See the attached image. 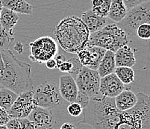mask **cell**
<instances>
[{
  "label": "cell",
  "mask_w": 150,
  "mask_h": 129,
  "mask_svg": "<svg viewBox=\"0 0 150 129\" xmlns=\"http://www.w3.org/2000/svg\"><path fill=\"white\" fill-rule=\"evenodd\" d=\"M27 118L37 126V128H52L56 123L51 109L38 105L32 110Z\"/></svg>",
  "instance_id": "cell-11"
},
{
  "label": "cell",
  "mask_w": 150,
  "mask_h": 129,
  "mask_svg": "<svg viewBox=\"0 0 150 129\" xmlns=\"http://www.w3.org/2000/svg\"><path fill=\"white\" fill-rule=\"evenodd\" d=\"M100 79L101 77L97 70L83 66L79 73L76 75V82L79 90L90 96H93L99 93Z\"/></svg>",
  "instance_id": "cell-9"
},
{
  "label": "cell",
  "mask_w": 150,
  "mask_h": 129,
  "mask_svg": "<svg viewBox=\"0 0 150 129\" xmlns=\"http://www.w3.org/2000/svg\"><path fill=\"white\" fill-rule=\"evenodd\" d=\"M18 96V94L11 90L2 87L0 88V107L8 112Z\"/></svg>",
  "instance_id": "cell-21"
},
{
  "label": "cell",
  "mask_w": 150,
  "mask_h": 129,
  "mask_svg": "<svg viewBox=\"0 0 150 129\" xmlns=\"http://www.w3.org/2000/svg\"><path fill=\"white\" fill-rule=\"evenodd\" d=\"M70 60L72 63H73V70L71 72L70 75H77L84 66L81 64V62L79 61V60L78 58H71Z\"/></svg>",
  "instance_id": "cell-31"
},
{
  "label": "cell",
  "mask_w": 150,
  "mask_h": 129,
  "mask_svg": "<svg viewBox=\"0 0 150 129\" xmlns=\"http://www.w3.org/2000/svg\"><path fill=\"white\" fill-rule=\"evenodd\" d=\"M8 129H36L37 126L28 118H12L6 124Z\"/></svg>",
  "instance_id": "cell-23"
},
{
  "label": "cell",
  "mask_w": 150,
  "mask_h": 129,
  "mask_svg": "<svg viewBox=\"0 0 150 129\" xmlns=\"http://www.w3.org/2000/svg\"><path fill=\"white\" fill-rule=\"evenodd\" d=\"M31 54L28 56L30 61L39 63H44L50 58L58 55V45L50 36H43L29 43Z\"/></svg>",
  "instance_id": "cell-8"
},
{
  "label": "cell",
  "mask_w": 150,
  "mask_h": 129,
  "mask_svg": "<svg viewBox=\"0 0 150 129\" xmlns=\"http://www.w3.org/2000/svg\"><path fill=\"white\" fill-rule=\"evenodd\" d=\"M81 18L88 27L90 33L96 32L107 25V17H99L93 12L92 9L83 12Z\"/></svg>",
  "instance_id": "cell-15"
},
{
  "label": "cell",
  "mask_w": 150,
  "mask_h": 129,
  "mask_svg": "<svg viewBox=\"0 0 150 129\" xmlns=\"http://www.w3.org/2000/svg\"><path fill=\"white\" fill-rule=\"evenodd\" d=\"M77 56L79 60V61L81 62L83 66L89 67L90 65L91 64L92 60H91V52H90V50L88 47H84V49L80 50L77 53Z\"/></svg>",
  "instance_id": "cell-27"
},
{
  "label": "cell",
  "mask_w": 150,
  "mask_h": 129,
  "mask_svg": "<svg viewBox=\"0 0 150 129\" xmlns=\"http://www.w3.org/2000/svg\"><path fill=\"white\" fill-rule=\"evenodd\" d=\"M13 41V32L8 31L0 25V51L8 49Z\"/></svg>",
  "instance_id": "cell-25"
},
{
  "label": "cell",
  "mask_w": 150,
  "mask_h": 129,
  "mask_svg": "<svg viewBox=\"0 0 150 129\" xmlns=\"http://www.w3.org/2000/svg\"><path fill=\"white\" fill-rule=\"evenodd\" d=\"M31 66L16 58L11 50L0 53V85L17 94L34 90Z\"/></svg>",
  "instance_id": "cell-1"
},
{
  "label": "cell",
  "mask_w": 150,
  "mask_h": 129,
  "mask_svg": "<svg viewBox=\"0 0 150 129\" xmlns=\"http://www.w3.org/2000/svg\"><path fill=\"white\" fill-rule=\"evenodd\" d=\"M45 64H46V66L50 70H54V69H57V62L55 58H50L48 61H46L45 62Z\"/></svg>",
  "instance_id": "cell-34"
},
{
  "label": "cell",
  "mask_w": 150,
  "mask_h": 129,
  "mask_svg": "<svg viewBox=\"0 0 150 129\" xmlns=\"http://www.w3.org/2000/svg\"><path fill=\"white\" fill-rule=\"evenodd\" d=\"M67 111L70 116L73 117H78L82 113L83 108L79 104H78L76 102H73L67 106Z\"/></svg>",
  "instance_id": "cell-29"
},
{
  "label": "cell",
  "mask_w": 150,
  "mask_h": 129,
  "mask_svg": "<svg viewBox=\"0 0 150 129\" xmlns=\"http://www.w3.org/2000/svg\"><path fill=\"white\" fill-rule=\"evenodd\" d=\"M88 47L91 55V64L88 68L92 70H96L99 66L101 60L102 59L105 53L106 49L97 46H87Z\"/></svg>",
  "instance_id": "cell-24"
},
{
  "label": "cell",
  "mask_w": 150,
  "mask_h": 129,
  "mask_svg": "<svg viewBox=\"0 0 150 129\" xmlns=\"http://www.w3.org/2000/svg\"><path fill=\"white\" fill-rule=\"evenodd\" d=\"M127 9L122 0H111L108 17L117 23L122 21L127 13Z\"/></svg>",
  "instance_id": "cell-20"
},
{
  "label": "cell",
  "mask_w": 150,
  "mask_h": 129,
  "mask_svg": "<svg viewBox=\"0 0 150 129\" xmlns=\"http://www.w3.org/2000/svg\"><path fill=\"white\" fill-rule=\"evenodd\" d=\"M19 15L17 12L2 7L0 13V25L8 31L13 32V28L19 20Z\"/></svg>",
  "instance_id": "cell-19"
},
{
  "label": "cell",
  "mask_w": 150,
  "mask_h": 129,
  "mask_svg": "<svg viewBox=\"0 0 150 129\" xmlns=\"http://www.w3.org/2000/svg\"><path fill=\"white\" fill-rule=\"evenodd\" d=\"M90 98H91V96L89 95H88L87 93L83 92V91L79 90L75 102H77L78 104H79L82 107L83 109H84L86 106L88 105V103H89Z\"/></svg>",
  "instance_id": "cell-30"
},
{
  "label": "cell",
  "mask_w": 150,
  "mask_h": 129,
  "mask_svg": "<svg viewBox=\"0 0 150 129\" xmlns=\"http://www.w3.org/2000/svg\"><path fill=\"white\" fill-rule=\"evenodd\" d=\"M104 0H92V8L100 6Z\"/></svg>",
  "instance_id": "cell-37"
},
{
  "label": "cell",
  "mask_w": 150,
  "mask_h": 129,
  "mask_svg": "<svg viewBox=\"0 0 150 129\" xmlns=\"http://www.w3.org/2000/svg\"><path fill=\"white\" fill-rule=\"evenodd\" d=\"M0 53H1V51H0Z\"/></svg>",
  "instance_id": "cell-39"
},
{
  "label": "cell",
  "mask_w": 150,
  "mask_h": 129,
  "mask_svg": "<svg viewBox=\"0 0 150 129\" xmlns=\"http://www.w3.org/2000/svg\"><path fill=\"white\" fill-rule=\"evenodd\" d=\"M115 104L120 112L132 108L137 101V95L129 89H124L114 98Z\"/></svg>",
  "instance_id": "cell-16"
},
{
  "label": "cell",
  "mask_w": 150,
  "mask_h": 129,
  "mask_svg": "<svg viewBox=\"0 0 150 129\" xmlns=\"http://www.w3.org/2000/svg\"><path fill=\"white\" fill-rule=\"evenodd\" d=\"M144 23H150V0H145L128 11L123 20L117 25L128 36H136L137 27Z\"/></svg>",
  "instance_id": "cell-6"
},
{
  "label": "cell",
  "mask_w": 150,
  "mask_h": 129,
  "mask_svg": "<svg viewBox=\"0 0 150 129\" xmlns=\"http://www.w3.org/2000/svg\"><path fill=\"white\" fill-rule=\"evenodd\" d=\"M116 68L114 52L110 50H106L104 56L101 60L97 71L100 77H104L107 75L114 73Z\"/></svg>",
  "instance_id": "cell-17"
},
{
  "label": "cell",
  "mask_w": 150,
  "mask_h": 129,
  "mask_svg": "<svg viewBox=\"0 0 150 129\" xmlns=\"http://www.w3.org/2000/svg\"><path fill=\"white\" fill-rule=\"evenodd\" d=\"M10 116L5 110L0 107V125H5L10 120Z\"/></svg>",
  "instance_id": "cell-32"
},
{
  "label": "cell",
  "mask_w": 150,
  "mask_h": 129,
  "mask_svg": "<svg viewBox=\"0 0 150 129\" xmlns=\"http://www.w3.org/2000/svg\"><path fill=\"white\" fill-rule=\"evenodd\" d=\"M122 1H123L125 7H126L127 11H129L130 9H132V8H134V6H136V5L144 2L145 0H122Z\"/></svg>",
  "instance_id": "cell-33"
},
{
  "label": "cell",
  "mask_w": 150,
  "mask_h": 129,
  "mask_svg": "<svg viewBox=\"0 0 150 129\" xmlns=\"http://www.w3.org/2000/svg\"><path fill=\"white\" fill-rule=\"evenodd\" d=\"M124 89L125 85L114 73L101 78L99 93L102 96L115 98Z\"/></svg>",
  "instance_id": "cell-12"
},
{
  "label": "cell",
  "mask_w": 150,
  "mask_h": 129,
  "mask_svg": "<svg viewBox=\"0 0 150 129\" xmlns=\"http://www.w3.org/2000/svg\"><path fill=\"white\" fill-rule=\"evenodd\" d=\"M114 73L124 85H130L134 81V72L129 66H116Z\"/></svg>",
  "instance_id": "cell-22"
},
{
  "label": "cell",
  "mask_w": 150,
  "mask_h": 129,
  "mask_svg": "<svg viewBox=\"0 0 150 129\" xmlns=\"http://www.w3.org/2000/svg\"><path fill=\"white\" fill-rule=\"evenodd\" d=\"M116 66L132 67L136 63L134 54L128 44L123 45L114 52Z\"/></svg>",
  "instance_id": "cell-14"
},
{
  "label": "cell",
  "mask_w": 150,
  "mask_h": 129,
  "mask_svg": "<svg viewBox=\"0 0 150 129\" xmlns=\"http://www.w3.org/2000/svg\"><path fill=\"white\" fill-rule=\"evenodd\" d=\"M38 106L34 99V90L27 91L18 94L8 113L12 118H26L34 108Z\"/></svg>",
  "instance_id": "cell-10"
},
{
  "label": "cell",
  "mask_w": 150,
  "mask_h": 129,
  "mask_svg": "<svg viewBox=\"0 0 150 129\" xmlns=\"http://www.w3.org/2000/svg\"><path fill=\"white\" fill-rule=\"evenodd\" d=\"M137 98L132 108L120 112L119 129L150 128V96L138 93Z\"/></svg>",
  "instance_id": "cell-4"
},
{
  "label": "cell",
  "mask_w": 150,
  "mask_h": 129,
  "mask_svg": "<svg viewBox=\"0 0 150 129\" xmlns=\"http://www.w3.org/2000/svg\"><path fill=\"white\" fill-rule=\"evenodd\" d=\"M2 2H1V0H0V13H1V11H2Z\"/></svg>",
  "instance_id": "cell-38"
},
{
  "label": "cell",
  "mask_w": 150,
  "mask_h": 129,
  "mask_svg": "<svg viewBox=\"0 0 150 129\" xmlns=\"http://www.w3.org/2000/svg\"><path fill=\"white\" fill-rule=\"evenodd\" d=\"M136 36L144 40L150 39V23H144L139 25L136 30Z\"/></svg>",
  "instance_id": "cell-28"
},
{
  "label": "cell",
  "mask_w": 150,
  "mask_h": 129,
  "mask_svg": "<svg viewBox=\"0 0 150 129\" xmlns=\"http://www.w3.org/2000/svg\"><path fill=\"white\" fill-rule=\"evenodd\" d=\"M34 99L38 106L50 109L59 108L64 101L58 85L49 81H43L34 89Z\"/></svg>",
  "instance_id": "cell-7"
},
{
  "label": "cell",
  "mask_w": 150,
  "mask_h": 129,
  "mask_svg": "<svg viewBox=\"0 0 150 129\" xmlns=\"http://www.w3.org/2000/svg\"><path fill=\"white\" fill-rule=\"evenodd\" d=\"M84 123L96 129H119L120 111L117 109L114 98L100 93L91 96L89 103L83 109Z\"/></svg>",
  "instance_id": "cell-2"
},
{
  "label": "cell",
  "mask_w": 150,
  "mask_h": 129,
  "mask_svg": "<svg viewBox=\"0 0 150 129\" xmlns=\"http://www.w3.org/2000/svg\"><path fill=\"white\" fill-rule=\"evenodd\" d=\"M58 87L63 99L69 102V103L75 102L79 87L76 81L70 74L64 75L60 77Z\"/></svg>",
  "instance_id": "cell-13"
},
{
  "label": "cell",
  "mask_w": 150,
  "mask_h": 129,
  "mask_svg": "<svg viewBox=\"0 0 150 129\" xmlns=\"http://www.w3.org/2000/svg\"><path fill=\"white\" fill-rule=\"evenodd\" d=\"M90 32L81 17L69 16L58 23L54 36L64 51L77 54L88 46Z\"/></svg>",
  "instance_id": "cell-3"
},
{
  "label": "cell",
  "mask_w": 150,
  "mask_h": 129,
  "mask_svg": "<svg viewBox=\"0 0 150 129\" xmlns=\"http://www.w3.org/2000/svg\"><path fill=\"white\" fill-rule=\"evenodd\" d=\"M60 128H61V129H68V128L73 129V128H75L76 127H75L73 125L71 124V123H64V124H63Z\"/></svg>",
  "instance_id": "cell-36"
},
{
  "label": "cell",
  "mask_w": 150,
  "mask_h": 129,
  "mask_svg": "<svg viewBox=\"0 0 150 129\" xmlns=\"http://www.w3.org/2000/svg\"><path fill=\"white\" fill-rule=\"evenodd\" d=\"M13 49L19 54H22L23 52V44L20 41H17L13 46Z\"/></svg>",
  "instance_id": "cell-35"
},
{
  "label": "cell",
  "mask_w": 150,
  "mask_h": 129,
  "mask_svg": "<svg viewBox=\"0 0 150 129\" xmlns=\"http://www.w3.org/2000/svg\"><path fill=\"white\" fill-rule=\"evenodd\" d=\"M129 43V36L116 24H108L90 34L88 46H97L115 52L120 47Z\"/></svg>",
  "instance_id": "cell-5"
},
{
  "label": "cell",
  "mask_w": 150,
  "mask_h": 129,
  "mask_svg": "<svg viewBox=\"0 0 150 129\" xmlns=\"http://www.w3.org/2000/svg\"><path fill=\"white\" fill-rule=\"evenodd\" d=\"M2 7L11 9L17 13L30 15L33 11V6L25 0H1Z\"/></svg>",
  "instance_id": "cell-18"
},
{
  "label": "cell",
  "mask_w": 150,
  "mask_h": 129,
  "mask_svg": "<svg viewBox=\"0 0 150 129\" xmlns=\"http://www.w3.org/2000/svg\"><path fill=\"white\" fill-rule=\"evenodd\" d=\"M111 0H104L102 5L99 7L92 8V11L94 13L102 17H108L109 10H110Z\"/></svg>",
  "instance_id": "cell-26"
}]
</instances>
